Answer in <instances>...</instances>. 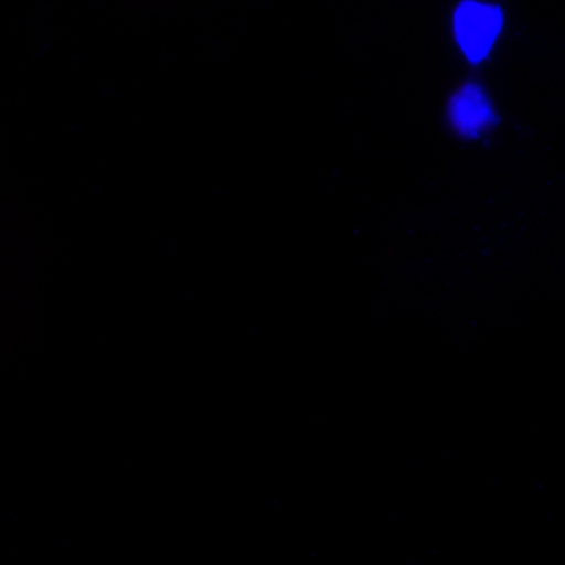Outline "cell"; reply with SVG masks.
Instances as JSON below:
<instances>
[{
    "label": "cell",
    "instance_id": "cell-1",
    "mask_svg": "<svg viewBox=\"0 0 565 565\" xmlns=\"http://www.w3.org/2000/svg\"><path fill=\"white\" fill-rule=\"evenodd\" d=\"M503 14L497 6L463 0L456 11L455 29L459 46L468 61L481 62L500 35Z\"/></svg>",
    "mask_w": 565,
    "mask_h": 565
},
{
    "label": "cell",
    "instance_id": "cell-2",
    "mask_svg": "<svg viewBox=\"0 0 565 565\" xmlns=\"http://www.w3.org/2000/svg\"><path fill=\"white\" fill-rule=\"evenodd\" d=\"M449 117L457 131L467 137L478 136L497 120L486 93L475 84L465 85L452 96Z\"/></svg>",
    "mask_w": 565,
    "mask_h": 565
}]
</instances>
